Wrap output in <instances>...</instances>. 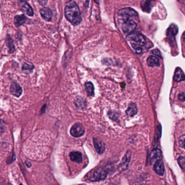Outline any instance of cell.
<instances>
[{
  "mask_svg": "<svg viewBox=\"0 0 185 185\" xmlns=\"http://www.w3.org/2000/svg\"><path fill=\"white\" fill-rule=\"evenodd\" d=\"M162 158V152L158 149H155L152 152L150 155V163L151 164H155L157 161Z\"/></svg>",
  "mask_w": 185,
  "mask_h": 185,
  "instance_id": "9c48e42d",
  "label": "cell"
},
{
  "mask_svg": "<svg viewBox=\"0 0 185 185\" xmlns=\"http://www.w3.org/2000/svg\"><path fill=\"white\" fill-rule=\"evenodd\" d=\"M183 40L185 41V32L183 33Z\"/></svg>",
  "mask_w": 185,
  "mask_h": 185,
  "instance_id": "4dcf8cb0",
  "label": "cell"
},
{
  "mask_svg": "<svg viewBox=\"0 0 185 185\" xmlns=\"http://www.w3.org/2000/svg\"><path fill=\"white\" fill-rule=\"evenodd\" d=\"M11 185V184H9V185Z\"/></svg>",
  "mask_w": 185,
  "mask_h": 185,
  "instance_id": "1f68e13d",
  "label": "cell"
},
{
  "mask_svg": "<svg viewBox=\"0 0 185 185\" xmlns=\"http://www.w3.org/2000/svg\"><path fill=\"white\" fill-rule=\"evenodd\" d=\"M84 132L85 129L81 123L74 124L70 130V134L75 137H81L84 134Z\"/></svg>",
  "mask_w": 185,
  "mask_h": 185,
  "instance_id": "8992f818",
  "label": "cell"
},
{
  "mask_svg": "<svg viewBox=\"0 0 185 185\" xmlns=\"http://www.w3.org/2000/svg\"><path fill=\"white\" fill-rule=\"evenodd\" d=\"M152 53L154 54L156 56L161 57V53H160V51H159L158 49H155L152 50Z\"/></svg>",
  "mask_w": 185,
  "mask_h": 185,
  "instance_id": "f1b7e54d",
  "label": "cell"
},
{
  "mask_svg": "<svg viewBox=\"0 0 185 185\" xmlns=\"http://www.w3.org/2000/svg\"><path fill=\"white\" fill-rule=\"evenodd\" d=\"M65 16L67 21L73 26H78L81 22V11L75 1H70L65 8Z\"/></svg>",
  "mask_w": 185,
  "mask_h": 185,
  "instance_id": "6da1fadb",
  "label": "cell"
},
{
  "mask_svg": "<svg viewBox=\"0 0 185 185\" xmlns=\"http://www.w3.org/2000/svg\"><path fill=\"white\" fill-rule=\"evenodd\" d=\"M85 88L89 96H94V84L91 81H88L85 84Z\"/></svg>",
  "mask_w": 185,
  "mask_h": 185,
  "instance_id": "ffe728a7",
  "label": "cell"
},
{
  "mask_svg": "<svg viewBox=\"0 0 185 185\" xmlns=\"http://www.w3.org/2000/svg\"><path fill=\"white\" fill-rule=\"evenodd\" d=\"M150 5H151V2L149 1H143L141 5L142 9L147 12H149L151 10Z\"/></svg>",
  "mask_w": 185,
  "mask_h": 185,
  "instance_id": "cb8c5ba5",
  "label": "cell"
},
{
  "mask_svg": "<svg viewBox=\"0 0 185 185\" xmlns=\"http://www.w3.org/2000/svg\"><path fill=\"white\" fill-rule=\"evenodd\" d=\"M137 113V107L134 103H131L126 110V114L129 117H133Z\"/></svg>",
  "mask_w": 185,
  "mask_h": 185,
  "instance_id": "ac0fdd59",
  "label": "cell"
},
{
  "mask_svg": "<svg viewBox=\"0 0 185 185\" xmlns=\"http://www.w3.org/2000/svg\"><path fill=\"white\" fill-rule=\"evenodd\" d=\"M94 148L97 153L99 154H102L104 153L105 150V145L103 141L98 138H94Z\"/></svg>",
  "mask_w": 185,
  "mask_h": 185,
  "instance_id": "8fae6325",
  "label": "cell"
},
{
  "mask_svg": "<svg viewBox=\"0 0 185 185\" xmlns=\"http://www.w3.org/2000/svg\"><path fill=\"white\" fill-rule=\"evenodd\" d=\"M137 13L134 9L130 8H122L118 11V15L120 18H131L137 16Z\"/></svg>",
  "mask_w": 185,
  "mask_h": 185,
  "instance_id": "5b68a950",
  "label": "cell"
},
{
  "mask_svg": "<svg viewBox=\"0 0 185 185\" xmlns=\"http://www.w3.org/2000/svg\"><path fill=\"white\" fill-rule=\"evenodd\" d=\"M177 162L179 164L180 167L183 169L185 168V157L184 156H180L177 159Z\"/></svg>",
  "mask_w": 185,
  "mask_h": 185,
  "instance_id": "484cf974",
  "label": "cell"
},
{
  "mask_svg": "<svg viewBox=\"0 0 185 185\" xmlns=\"http://www.w3.org/2000/svg\"><path fill=\"white\" fill-rule=\"evenodd\" d=\"M179 145L181 147L185 149V134L181 135L179 137Z\"/></svg>",
  "mask_w": 185,
  "mask_h": 185,
  "instance_id": "4316f807",
  "label": "cell"
},
{
  "mask_svg": "<svg viewBox=\"0 0 185 185\" xmlns=\"http://www.w3.org/2000/svg\"><path fill=\"white\" fill-rule=\"evenodd\" d=\"M174 79L175 81L177 82L185 80V75L180 68H177V69L175 70L174 75Z\"/></svg>",
  "mask_w": 185,
  "mask_h": 185,
  "instance_id": "e0dca14e",
  "label": "cell"
},
{
  "mask_svg": "<svg viewBox=\"0 0 185 185\" xmlns=\"http://www.w3.org/2000/svg\"><path fill=\"white\" fill-rule=\"evenodd\" d=\"M108 115L109 116L110 119H111L112 120H113V121H117L118 120V113L115 112V111H110L108 113Z\"/></svg>",
  "mask_w": 185,
  "mask_h": 185,
  "instance_id": "d4e9b609",
  "label": "cell"
},
{
  "mask_svg": "<svg viewBox=\"0 0 185 185\" xmlns=\"http://www.w3.org/2000/svg\"><path fill=\"white\" fill-rule=\"evenodd\" d=\"M39 2L40 3L41 5H45L46 3L47 2V1H39Z\"/></svg>",
  "mask_w": 185,
  "mask_h": 185,
  "instance_id": "f546056e",
  "label": "cell"
},
{
  "mask_svg": "<svg viewBox=\"0 0 185 185\" xmlns=\"http://www.w3.org/2000/svg\"><path fill=\"white\" fill-rule=\"evenodd\" d=\"M10 90L11 93L13 94L14 96L17 97L20 96L22 93V90L21 86H20L19 84L17 83L15 81H13L11 84Z\"/></svg>",
  "mask_w": 185,
  "mask_h": 185,
  "instance_id": "30bf717a",
  "label": "cell"
},
{
  "mask_svg": "<svg viewBox=\"0 0 185 185\" xmlns=\"http://www.w3.org/2000/svg\"><path fill=\"white\" fill-rule=\"evenodd\" d=\"M126 39L132 42V47L138 53L142 52V46H145L146 43V40L145 37L141 34L132 33L127 35Z\"/></svg>",
  "mask_w": 185,
  "mask_h": 185,
  "instance_id": "7a4b0ae2",
  "label": "cell"
},
{
  "mask_svg": "<svg viewBox=\"0 0 185 185\" xmlns=\"http://www.w3.org/2000/svg\"><path fill=\"white\" fill-rule=\"evenodd\" d=\"M71 160L75 162L81 163L83 161V156L81 153L79 152H72L70 153Z\"/></svg>",
  "mask_w": 185,
  "mask_h": 185,
  "instance_id": "5bb4252c",
  "label": "cell"
},
{
  "mask_svg": "<svg viewBox=\"0 0 185 185\" xmlns=\"http://www.w3.org/2000/svg\"><path fill=\"white\" fill-rule=\"evenodd\" d=\"M6 43L7 45L9 48V51L10 53H14V52L15 51V47L14 45L13 41L12 40V39L11 38L10 35H7V38H6Z\"/></svg>",
  "mask_w": 185,
  "mask_h": 185,
  "instance_id": "603a6c76",
  "label": "cell"
},
{
  "mask_svg": "<svg viewBox=\"0 0 185 185\" xmlns=\"http://www.w3.org/2000/svg\"><path fill=\"white\" fill-rule=\"evenodd\" d=\"M178 98L181 102H185V92H181L179 94Z\"/></svg>",
  "mask_w": 185,
  "mask_h": 185,
  "instance_id": "83f0119b",
  "label": "cell"
},
{
  "mask_svg": "<svg viewBox=\"0 0 185 185\" xmlns=\"http://www.w3.org/2000/svg\"><path fill=\"white\" fill-rule=\"evenodd\" d=\"M177 32H178V28L177 26L175 24H173L171 25V26L167 30V34L168 38L172 39H174L175 36L177 35Z\"/></svg>",
  "mask_w": 185,
  "mask_h": 185,
  "instance_id": "2e32d148",
  "label": "cell"
},
{
  "mask_svg": "<svg viewBox=\"0 0 185 185\" xmlns=\"http://www.w3.org/2000/svg\"><path fill=\"white\" fill-rule=\"evenodd\" d=\"M27 18L24 15H18L15 16L14 19V24L17 27H19L22 26V24H24V23L26 21Z\"/></svg>",
  "mask_w": 185,
  "mask_h": 185,
  "instance_id": "9a60e30c",
  "label": "cell"
},
{
  "mask_svg": "<svg viewBox=\"0 0 185 185\" xmlns=\"http://www.w3.org/2000/svg\"><path fill=\"white\" fill-rule=\"evenodd\" d=\"M75 103L77 107L81 109H85L87 107L86 101L85 100V99L81 97H78L75 100Z\"/></svg>",
  "mask_w": 185,
  "mask_h": 185,
  "instance_id": "7402d4cb",
  "label": "cell"
},
{
  "mask_svg": "<svg viewBox=\"0 0 185 185\" xmlns=\"http://www.w3.org/2000/svg\"><path fill=\"white\" fill-rule=\"evenodd\" d=\"M34 69V67L33 65L32 64L28 62H24L22 67V71L26 74H30V73L32 72Z\"/></svg>",
  "mask_w": 185,
  "mask_h": 185,
  "instance_id": "44dd1931",
  "label": "cell"
},
{
  "mask_svg": "<svg viewBox=\"0 0 185 185\" xmlns=\"http://www.w3.org/2000/svg\"><path fill=\"white\" fill-rule=\"evenodd\" d=\"M107 169L103 167H99L92 173L90 179L92 181L104 180L107 176Z\"/></svg>",
  "mask_w": 185,
  "mask_h": 185,
  "instance_id": "277c9868",
  "label": "cell"
},
{
  "mask_svg": "<svg viewBox=\"0 0 185 185\" xmlns=\"http://www.w3.org/2000/svg\"><path fill=\"white\" fill-rule=\"evenodd\" d=\"M19 5L22 11L26 14L28 16H33L34 15V12L32 7L30 4L26 1H19Z\"/></svg>",
  "mask_w": 185,
  "mask_h": 185,
  "instance_id": "ba28073f",
  "label": "cell"
},
{
  "mask_svg": "<svg viewBox=\"0 0 185 185\" xmlns=\"http://www.w3.org/2000/svg\"><path fill=\"white\" fill-rule=\"evenodd\" d=\"M132 153L130 151H128L126 154L125 156L121 161V164H120L118 168L120 171H124L128 168L129 162L131 158Z\"/></svg>",
  "mask_w": 185,
  "mask_h": 185,
  "instance_id": "52a82bcc",
  "label": "cell"
},
{
  "mask_svg": "<svg viewBox=\"0 0 185 185\" xmlns=\"http://www.w3.org/2000/svg\"><path fill=\"white\" fill-rule=\"evenodd\" d=\"M154 169L158 174L160 176H163L164 173V167L163 161L162 160L157 161L154 166Z\"/></svg>",
  "mask_w": 185,
  "mask_h": 185,
  "instance_id": "4fadbf2b",
  "label": "cell"
},
{
  "mask_svg": "<svg viewBox=\"0 0 185 185\" xmlns=\"http://www.w3.org/2000/svg\"><path fill=\"white\" fill-rule=\"evenodd\" d=\"M147 64L150 67H157L160 66V62L157 57L155 56H149L147 60Z\"/></svg>",
  "mask_w": 185,
  "mask_h": 185,
  "instance_id": "d6986e66",
  "label": "cell"
},
{
  "mask_svg": "<svg viewBox=\"0 0 185 185\" xmlns=\"http://www.w3.org/2000/svg\"><path fill=\"white\" fill-rule=\"evenodd\" d=\"M41 16L46 21H50L52 17V12L51 9L47 7H43L40 10Z\"/></svg>",
  "mask_w": 185,
  "mask_h": 185,
  "instance_id": "7c38bea8",
  "label": "cell"
},
{
  "mask_svg": "<svg viewBox=\"0 0 185 185\" xmlns=\"http://www.w3.org/2000/svg\"><path fill=\"white\" fill-rule=\"evenodd\" d=\"M120 19L121 28L123 32L128 35L132 33L137 26L136 22L130 18H120Z\"/></svg>",
  "mask_w": 185,
  "mask_h": 185,
  "instance_id": "3957f363",
  "label": "cell"
},
{
  "mask_svg": "<svg viewBox=\"0 0 185 185\" xmlns=\"http://www.w3.org/2000/svg\"><path fill=\"white\" fill-rule=\"evenodd\" d=\"M22 185V184H21V185Z\"/></svg>",
  "mask_w": 185,
  "mask_h": 185,
  "instance_id": "d6a6232c",
  "label": "cell"
}]
</instances>
